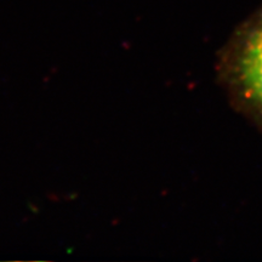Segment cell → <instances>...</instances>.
I'll return each mask as SVG.
<instances>
[{
    "instance_id": "1",
    "label": "cell",
    "mask_w": 262,
    "mask_h": 262,
    "mask_svg": "<svg viewBox=\"0 0 262 262\" xmlns=\"http://www.w3.org/2000/svg\"><path fill=\"white\" fill-rule=\"evenodd\" d=\"M215 72L232 108L262 135V6L227 39Z\"/></svg>"
}]
</instances>
